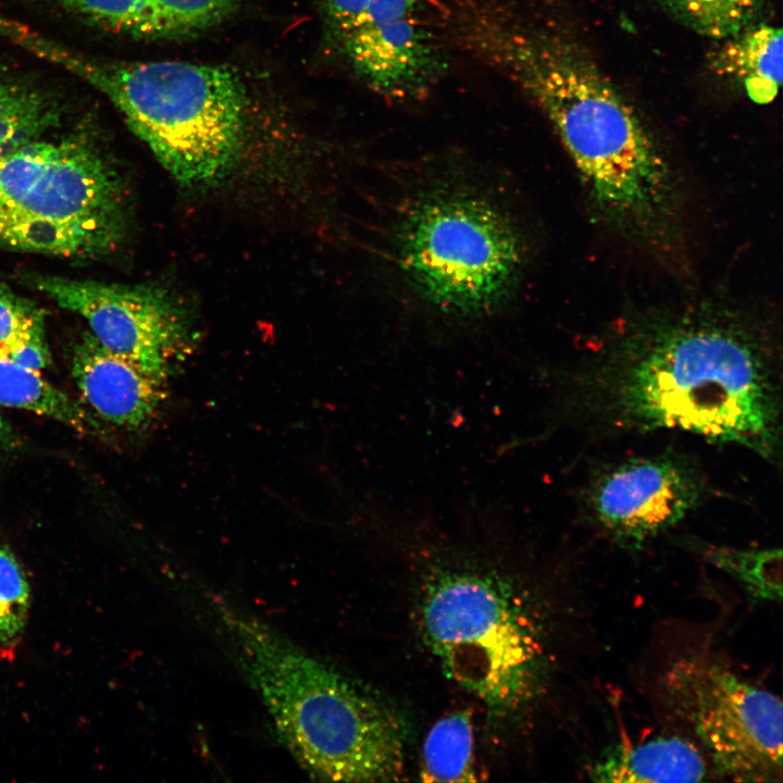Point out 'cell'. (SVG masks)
<instances>
[{"label": "cell", "mask_w": 783, "mask_h": 783, "mask_svg": "<svg viewBox=\"0 0 783 783\" xmlns=\"http://www.w3.org/2000/svg\"><path fill=\"white\" fill-rule=\"evenodd\" d=\"M449 35L547 117L602 220L647 248L670 247L679 235L675 174L581 42L505 0L464 1Z\"/></svg>", "instance_id": "1"}, {"label": "cell", "mask_w": 783, "mask_h": 783, "mask_svg": "<svg viewBox=\"0 0 783 783\" xmlns=\"http://www.w3.org/2000/svg\"><path fill=\"white\" fill-rule=\"evenodd\" d=\"M768 357L745 325L685 314L624 335L597 381L617 423L682 431L770 458L780 447V402Z\"/></svg>", "instance_id": "2"}, {"label": "cell", "mask_w": 783, "mask_h": 783, "mask_svg": "<svg viewBox=\"0 0 783 783\" xmlns=\"http://www.w3.org/2000/svg\"><path fill=\"white\" fill-rule=\"evenodd\" d=\"M217 610L279 742L311 779H401L407 730L393 707L258 618L225 602Z\"/></svg>", "instance_id": "3"}, {"label": "cell", "mask_w": 783, "mask_h": 783, "mask_svg": "<svg viewBox=\"0 0 783 783\" xmlns=\"http://www.w3.org/2000/svg\"><path fill=\"white\" fill-rule=\"evenodd\" d=\"M433 555L421 604L426 645L445 674L490 713L520 709L537 693L546 666L532 611L496 571Z\"/></svg>", "instance_id": "4"}, {"label": "cell", "mask_w": 783, "mask_h": 783, "mask_svg": "<svg viewBox=\"0 0 783 783\" xmlns=\"http://www.w3.org/2000/svg\"><path fill=\"white\" fill-rule=\"evenodd\" d=\"M88 77L176 181L214 183L243 145L246 97L223 66L178 61L95 66Z\"/></svg>", "instance_id": "5"}, {"label": "cell", "mask_w": 783, "mask_h": 783, "mask_svg": "<svg viewBox=\"0 0 783 783\" xmlns=\"http://www.w3.org/2000/svg\"><path fill=\"white\" fill-rule=\"evenodd\" d=\"M396 256L418 295L461 321L494 313L513 293L524 264L510 219L462 190H432L417 199L397 226Z\"/></svg>", "instance_id": "6"}, {"label": "cell", "mask_w": 783, "mask_h": 783, "mask_svg": "<svg viewBox=\"0 0 783 783\" xmlns=\"http://www.w3.org/2000/svg\"><path fill=\"white\" fill-rule=\"evenodd\" d=\"M119 177L78 141H36L0 158V246L65 258L110 252L125 231Z\"/></svg>", "instance_id": "7"}, {"label": "cell", "mask_w": 783, "mask_h": 783, "mask_svg": "<svg viewBox=\"0 0 783 783\" xmlns=\"http://www.w3.org/2000/svg\"><path fill=\"white\" fill-rule=\"evenodd\" d=\"M668 709L706 750L712 770L735 782L782 779V701L705 652L683 655L662 676Z\"/></svg>", "instance_id": "8"}, {"label": "cell", "mask_w": 783, "mask_h": 783, "mask_svg": "<svg viewBox=\"0 0 783 783\" xmlns=\"http://www.w3.org/2000/svg\"><path fill=\"white\" fill-rule=\"evenodd\" d=\"M331 32L357 77L389 101L426 98L448 59L420 0H322Z\"/></svg>", "instance_id": "9"}, {"label": "cell", "mask_w": 783, "mask_h": 783, "mask_svg": "<svg viewBox=\"0 0 783 783\" xmlns=\"http://www.w3.org/2000/svg\"><path fill=\"white\" fill-rule=\"evenodd\" d=\"M34 286L83 316L96 340L165 382L188 340L182 311L157 288L62 276H36Z\"/></svg>", "instance_id": "10"}, {"label": "cell", "mask_w": 783, "mask_h": 783, "mask_svg": "<svg viewBox=\"0 0 783 783\" xmlns=\"http://www.w3.org/2000/svg\"><path fill=\"white\" fill-rule=\"evenodd\" d=\"M698 498V483L682 464L669 458H638L595 483L592 510L616 539L642 545L679 523Z\"/></svg>", "instance_id": "11"}, {"label": "cell", "mask_w": 783, "mask_h": 783, "mask_svg": "<svg viewBox=\"0 0 783 783\" xmlns=\"http://www.w3.org/2000/svg\"><path fill=\"white\" fill-rule=\"evenodd\" d=\"M72 375L96 417L122 431L146 428L164 399V381L111 353L90 333L74 350Z\"/></svg>", "instance_id": "12"}, {"label": "cell", "mask_w": 783, "mask_h": 783, "mask_svg": "<svg viewBox=\"0 0 783 783\" xmlns=\"http://www.w3.org/2000/svg\"><path fill=\"white\" fill-rule=\"evenodd\" d=\"M707 772L699 749L675 736L612 745L587 767L589 779L604 783L701 782Z\"/></svg>", "instance_id": "13"}, {"label": "cell", "mask_w": 783, "mask_h": 783, "mask_svg": "<svg viewBox=\"0 0 783 783\" xmlns=\"http://www.w3.org/2000/svg\"><path fill=\"white\" fill-rule=\"evenodd\" d=\"M718 42L709 69L737 83L755 103L772 102L782 84V29L757 23Z\"/></svg>", "instance_id": "14"}, {"label": "cell", "mask_w": 783, "mask_h": 783, "mask_svg": "<svg viewBox=\"0 0 783 783\" xmlns=\"http://www.w3.org/2000/svg\"><path fill=\"white\" fill-rule=\"evenodd\" d=\"M0 406L53 419L80 433L98 426L80 406L52 385L41 371L0 353Z\"/></svg>", "instance_id": "15"}, {"label": "cell", "mask_w": 783, "mask_h": 783, "mask_svg": "<svg viewBox=\"0 0 783 783\" xmlns=\"http://www.w3.org/2000/svg\"><path fill=\"white\" fill-rule=\"evenodd\" d=\"M423 782H476L472 714L457 710L440 718L430 730L422 748Z\"/></svg>", "instance_id": "16"}, {"label": "cell", "mask_w": 783, "mask_h": 783, "mask_svg": "<svg viewBox=\"0 0 783 783\" xmlns=\"http://www.w3.org/2000/svg\"><path fill=\"white\" fill-rule=\"evenodd\" d=\"M671 17L716 41L733 37L760 23L774 0H652Z\"/></svg>", "instance_id": "17"}, {"label": "cell", "mask_w": 783, "mask_h": 783, "mask_svg": "<svg viewBox=\"0 0 783 783\" xmlns=\"http://www.w3.org/2000/svg\"><path fill=\"white\" fill-rule=\"evenodd\" d=\"M707 559L734 577L756 601L782 600V549L711 547Z\"/></svg>", "instance_id": "18"}, {"label": "cell", "mask_w": 783, "mask_h": 783, "mask_svg": "<svg viewBox=\"0 0 783 783\" xmlns=\"http://www.w3.org/2000/svg\"><path fill=\"white\" fill-rule=\"evenodd\" d=\"M30 609V588L22 564L0 540V654L9 657L20 644Z\"/></svg>", "instance_id": "19"}, {"label": "cell", "mask_w": 783, "mask_h": 783, "mask_svg": "<svg viewBox=\"0 0 783 783\" xmlns=\"http://www.w3.org/2000/svg\"><path fill=\"white\" fill-rule=\"evenodd\" d=\"M70 9L114 30L161 34L148 0H61Z\"/></svg>", "instance_id": "20"}, {"label": "cell", "mask_w": 783, "mask_h": 783, "mask_svg": "<svg viewBox=\"0 0 783 783\" xmlns=\"http://www.w3.org/2000/svg\"><path fill=\"white\" fill-rule=\"evenodd\" d=\"M161 34L201 29L216 24L236 0H148Z\"/></svg>", "instance_id": "21"}, {"label": "cell", "mask_w": 783, "mask_h": 783, "mask_svg": "<svg viewBox=\"0 0 783 783\" xmlns=\"http://www.w3.org/2000/svg\"><path fill=\"white\" fill-rule=\"evenodd\" d=\"M45 339L44 312L30 300L0 284V353Z\"/></svg>", "instance_id": "22"}, {"label": "cell", "mask_w": 783, "mask_h": 783, "mask_svg": "<svg viewBox=\"0 0 783 783\" xmlns=\"http://www.w3.org/2000/svg\"><path fill=\"white\" fill-rule=\"evenodd\" d=\"M0 89V158L14 149L13 140L20 135L26 115L18 101Z\"/></svg>", "instance_id": "23"}, {"label": "cell", "mask_w": 783, "mask_h": 783, "mask_svg": "<svg viewBox=\"0 0 783 783\" xmlns=\"http://www.w3.org/2000/svg\"><path fill=\"white\" fill-rule=\"evenodd\" d=\"M15 362L41 371L50 362L46 340H33L22 344L7 353Z\"/></svg>", "instance_id": "24"}, {"label": "cell", "mask_w": 783, "mask_h": 783, "mask_svg": "<svg viewBox=\"0 0 783 783\" xmlns=\"http://www.w3.org/2000/svg\"><path fill=\"white\" fill-rule=\"evenodd\" d=\"M20 446V436L9 421L0 413V460L15 452Z\"/></svg>", "instance_id": "25"}]
</instances>
